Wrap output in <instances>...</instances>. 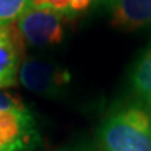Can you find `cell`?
<instances>
[{"label": "cell", "mask_w": 151, "mask_h": 151, "mask_svg": "<svg viewBox=\"0 0 151 151\" xmlns=\"http://www.w3.org/2000/svg\"><path fill=\"white\" fill-rule=\"evenodd\" d=\"M101 151H151V109L141 104L112 109L98 130Z\"/></svg>", "instance_id": "6da1fadb"}, {"label": "cell", "mask_w": 151, "mask_h": 151, "mask_svg": "<svg viewBox=\"0 0 151 151\" xmlns=\"http://www.w3.org/2000/svg\"><path fill=\"white\" fill-rule=\"evenodd\" d=\"M130 87L139 104L151 109V43L133 66Z\"/></svg>", "instance_id": "52a82bcc"}, {"label": "cell", "mask_w": 151, "mask_h": 151, "mask_svg": "<svg viewBox=\"0 0 151 151\" xmlns=\"http://www.w3.org/2000/svg\"><path fill=\"white\" fill-rule=\"evenodd\" d=\"M21 41L10 27L0 28V90L13 87L21 66Z\"/></svg>", "instance_id": "8992f818"}, {"label": "cell", "mask_w": 151, "mask_h": 151, "mask_svg": "<svg viewBox=\"0 0 151 151\" xmlns=\"http://www.w3.org/2000/svg\"><path fill=\"white\" fill-rule=\"evenodd\" d=\"M58 151H80V150H77V148H62V150Z\"/></svg>", "instance_id": "30bf717a"}, {"label": "cell", "mask_w": 151, "mask_h": 151, "mask_svg": "<svg viewBox=\"0 0 151 151\" xmlns=\"http://www.w3.org/2000/svg\"><path fill=\"white\" fill-rule=\"evenodd\" d=\"M18 81L32 94L45 98H59L66 94L70 74L65 67L43 58H27L21 62Z\"/></svg>", "instance_id": "3957f363"}, {"label": "cell", "mask_w": 151, "mask_h": 151, "mask_svg": "<svg viewBox=\"0 0 151 151\" xmlns=\"http://www.w3.org/2000/svg\"><path fill=\"white\" fill-rule=\"evenodd\" d=\"M41 143L34 112L21 99L0 91V151H34Z\"/></svg>", "instance_id": "7a4b0ae2"}, {"label": "cell", "mask_w": 151, "mask_h": 151, "mask_svg": "<svg viewBox=\"0 0 151 151\" xmlns=\"http://www.w3.org/2000/svg\"><path fill=\"white\" fill-rule=\"evenodd\" d=\"M97 0H34L32 7L56 13L62 17L77 16L88 10Z\"/></svg>", "instance_id": "ba28073f"}, {"label": "cell", "mask_w": 151, "mask_h": 151, "mask_svg": "<svg viewBox=\"0 0 151 151\" xmlns=\"http://www.w3.org/2000/svg\"><path fill=\"white\" fill-rule=\"evenodd\" d=\"M113 27L136 31L151 25V0H104Z\"/></svg>", "instance_id": "5b68a950"}, {"label": "cell", "mask_w": 151, "mask_h": 151, "mask_svg": "<svg viewBox=\"0 0 151 151\" xmlns=\"http://www.w3.org/2000/svg\"><path fill=\"white\" fill-rule=\"evenodd\" d=\"M34 0H0V28L17 22L31 7Z\"/></svg>", "instance_id": "9c48e42d"}, {"label": "cell", "mask_w": 151, "mask_h": 151, "mask_svg": "<svg viewBox=\"0 0 151 151\" xmlns=\"http://www.w3.org/2000/svg\"><path fill=\"white\" fill-rule=\"evenodd\" d=\"M63 18L56 13L31 7L16 22V34L21 42L31 46L46 48L63 41L65 27Z\"/></svg>", "instance_id": "277c9868"}]
</instances>
